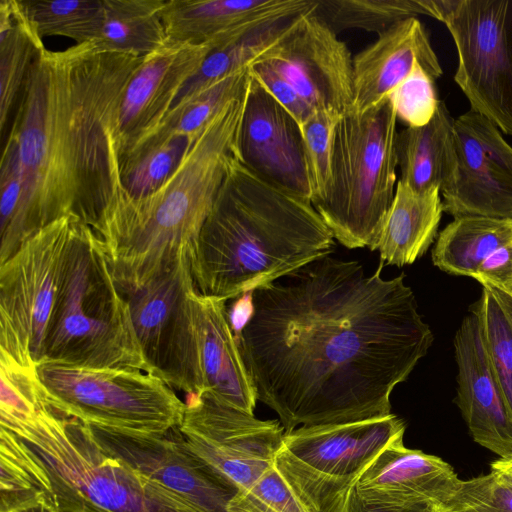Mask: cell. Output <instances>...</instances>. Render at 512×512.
Listing matches in <instances>:
<instances>
[{"label": "cell", "instance_id": "36", "mask_svg": "<svg viewBox=\"0 0 512 512\" xmlns=\"http://www.w3.org/2000/svg\"><path fill=\"white\" fill-rule=\"evenodd\" d=\"M195 139L174 135L125 162L122 182L132 200H140L159 190L174 174Z\"/></svg>", "mask_w": 512, "mask_h": 512}, {"label": "cell", "instance_id": "27", "mask_svg": "<svg viewBox=\"0 0 512 512\" xmlns=\"http://www.w3.org/2000/svg\"><path fill=\"white\" fill-rule=\"evenodd\" d=\"M248 78L249 68L222 78L179 102L136 140L121 159V167L171 136L187 135L196 139L217 113L244 91Z\"/></svg>", "mask_w": 512, "mask_h": 512}, {"label": "cell", "instance_id": "13", "mask_svg": "<svg viewBox=\"0 0 512 512\" xmlns=\"http://www.w3.org/2000/svg\"><path fill=\"white\" fill-rule=\"evenodd\" d=\"M457 169L441 190L455 218L512 219V146L499 128L470 109L455 119Z\"/></svg>", "mask_w": 512, "mask_h": 512}, {"label": "cell", "instance_id": "41", "mask_svg": "<svg viewBox=\"0 0 512 512\" xmlns=\"http://www.w3.org/2000/svg\"><path fill=\"white\" fill-rule=\"evenodd\" d=\"M249 75L260 82L300 125L316 111L286 78L264 61L251 64Z\"/></svg>", "mask_w": 512, "mask_h": 512}, {"label": "cell", "instance_id": "9", "mask_svg": "<svg viewBox=\"0 0 512 512\" xmlns=\"http://www.w3.org/2000/svg\"><path fill=\"white\" fill-rule=\"evenodd\" d=\"M77 218L45 226L0 263V354L24 368L44 360L45 342Z\"/></svg>", "mask_w": 512, "mask_h": 512}, {"label": "cell", "instance_id": "26", "mask_svg": "<svg viewBox=\"0 0 512 512\" xmlns=\"http://www.w3.org/2000/svg\"><path fill=\"white\" fill-rule=\"evenodd\" d=\"M46 48L22 0L0 1V129L3 132L32 64Z\"/></svg>", "mask_w": 512, "mask_h": 512}, {"label": "cell", "instance_id": "39", "mask_svg": "<svg viewBox=\"0 0 512 512\" xmlns=\"http://www.w3.org/2000/svg\"><path fill=\"white\" fill-rule=\"evenodd\" d=\"M227 512H308L272 466L249 488L240 490Z\"/></svg>", "mask_w": 512, "mask_h": 512}, {"label": "cell", "instance_id": "32", "mask_svg": "<svg viewBox=\"0 0 512 512\" xmlns=\"http://www.w3.org/2000/svg\"><path fill=\"white\" fill-rule=\"evenodd\" d=\"M482 287L470 312L479 320L493 374L512 414V294L490 284Z\"/></svg>", "mask_w": 512, "mask_h": 512}, {"label": "cell", "instance_id": "10", "mask_svg": "<svg viewBox=\"0 0 512 512\" xmlns=\"http://www.w3.org/2000/svg\"><path fill=\"white\" fill-rule=\"evenodd\" d=\"M190 248L127 296L133 325L152 373L186 395L204 391Z\"/></svg>", "mask_w": 512, "mask_h": 512}, {"label": "cell", "instance_id": "11", "mask_svg": "<svg viewBox=\"0 0 512 512\" xmlns=\"http://www.w3.org/2000/svg\"><path fill=\"white\" fill-rule=\"evenodd\" d=\"M442 23L458 54L454 80L471 109L512 136V0H453Z\"/></svg>", "mask_w": 512, "mask_h": 512}, {"label": "cell", "instance_id": "47", "mask_svg": "<svg viewBox=\"0 0 512 512\" xmlns=\"http://www.w3.org/2000/svg\"><path fill=\"white\" fill-rule=\"evenodd\" d=\"M423 512H432V511H430V510H428V509H427V510H425V511H423Z\"/></svg>", "mask_w": 512, "mask_h": 512}, {"label": "cell", "instance_id": "3", "mask_svg": "<svg viewBox=\"0 0 512 512\" xmlns=\"http://www.w3.org/2000/svg\"><path fill=\"white\" fill-rule=\"evenodd\" d=\"M335 238L312 202L232 161L190 250L197 291L234 299L331 255Z\"/></svg>", "mask_w": 512, "mask_h": 512}, {"label": "cell", "instance_id": "18", "mask_svg": "<svg viewBox=\"0 0 512 512\" xmlns=\"http://www.w3.org/2000/svg\"><path fill=\"white\" fill-rule=\"evenodd\" d=\"M405 429L404 421L392 413L351 423L301 426L285 433L277 453L320 475L356 486L374 459L404 438Z\"/></svg>", "mask_w": 512, "mask_h": 512}, {"label": "cell", "instance_id": "21", "mask_svg": "<svg viewBox=\"0 0 512 512\" xmlns=\"http://www.w3.org/2000/svg\"><path fill=\"white\" fill-rule=\"evenodd\" d=\"M417 66L435 81L443 73L423 24L410 17L353 57L354 110L366 111L388 98Z\"/></svg>", "mask_w": 512, "mask_h": 512}, {"label": "cell", "instance_id": "37", "mask_svg": "<svg viewBox=\"0 0 512 512\" xmlns=\"http://www.w3.org/2000/svg\"><path fill=\"white\" fill-rule=\"evenodd\" d=\"M432 512H512V485L493 472L461 480L444 502L433 505Z\"/></svg>", "mask_w": 512, "mask_h": 512}, {"label": "cell", "instance_id": "5", "mask_svg": "<svg viewBox=\"0 0 512 512\" xmlns=\"http://www.w3.org/2000/svg\"><path fill=\"white\" fill-rule=\"evenodd\" d=\"M0 416L1 427L42 460L60 512H206L111 454L89 425L52 408L43 392L23 410Z\"/></svg>", "mask_w": 512, "mask_h": 512}, {"label": "cell", "instance_id": "12", "mask_svg": "<svg viewBox=\"0 0 512 512\" xmlns=\"http://www.w3.org/2000/svg\"><path fill=\"white\" fill-rule=\"evenodd\" d=\"M178 429L187 449L238 491L272 466L285 435L280 421L260 420L206 393L187 395Z\"/></svg>", "mask_w": 512, "mask_h": 512}, {"label": "cell", "instance_id": "20", "mask_svg": "<svg viewBox=\"0 0 512 512\" xmlns=\"http://www.w3.org/2000/svg\"><path fill=\"white\" fill-rule=\"evenodd\" d=\"M456 404L473 440L499 458L512 456V414L493 374L477 316L470 312L454 337Z\"/></svg>", "mask_w": 512, "mask_h": 512}, {"label": "cell", "instance_id": "2", "mask_svg": "<svg viewBox=\"0 0 512 512\" xmlns=\"http://www.w3.org/2000/svg\"><path fill=\"white\" fill-rule=\"evenodd\" d=\"M144 57L86 42L36 58L9 132L19 147L22 189L0 230V263L60 218L75 217L97 231L128 203L118 120Z\"/></svg>", "mask_w": 512, "mask_h": 512}, {"label": "cell", "instance_id": "38", "mask_svg": "<svg viewBox=\"0 0 512 512\" xmlns=\"http://www.w3.org/2000/svg\"><path fill=\"white\" fill-rule=\"evenodd\" d=\"M340 117L331 112L316 110L301 125L312 203L323 196L329 182L334 131Z\"/></svg>", "mask_w": 512, "mask_h": 512}, {"label": "cell", "instance_id": "48", "mask_svg": "<svg viewBox=\"0 0 512 512\" xmlns=\"http://www.w3.org/2000/svg\"><path fill=\"white\" fill-rule=\"evenodd\" d=\"M362 509H363V508H362ZM363 512H369V511H366V510H364V509H363Z\"/></svg>", "mask_w": 512, "mask_h": 512}, {"label": "cell", "instance_id": "33", "mask_svg": "<svg viewBox=\"0 0 512 512\" xmlns=\"http://www.w3.org/2000/svg\"><path fill=\"white\" fill-rule=\"evenodd\" d=\"M0 443V512L41 496L55 498L48 472L36 452L4 427Z\"/></svg>", "mask_w": 512, "mask_h": 512}, {"label": "cell", "instance_id": "16", "mask_svg": "<svg viewBox=\"0 0 512 512\" xmlns=\"http://www.w3.org/2000/svg\"><path fill=\"white\" fill-rule=\"evenodd\" d=\"M91 429L111 454L206 512H227L238 492L187 449L178 428L162 435Z\"/></svg>", "mask_w": 512, "mask_h": 512}, {"label": "cell", "instance_id": "45", "mask_svg": "<svg viewBox=\"0 0 512 512\" xmlns=\"http://www.w3.org/2000/svg\"><path fill=\"white\" fill-rule=\"evenodd\" d=\"M490 469L499 478L512 485V456L496 459L491 462Z\"/></svg>", "mask_w": 512, "mask_h": 512}, {"label": "cell", "instance_id": "1", "mask_svg": "<svg viewBox=\"0 0 512 512\" xmlns=\"http://www.w3.org/2000/svg\"><path fill=\"white\" fill-rule=\"evenodd\" d=\"M320 258L249 293L235 337L257 400L285 433L391 413L390 396L433 343L404 274Z\"/></svg>", "mask_w": 512, "mask_h": 512}, {"label": "cell", "instance_id": "35", "mask_svg": "<svg viewBox=\"0 0 512 512\" xmlns=\"http://www.w3.org/2000/svg\"><path fill=\"white\" fill-rule=\"evenodd\" d=\"M274 465L308 512H363L355 485L320 475L279 453Z\"/></svg>", "mask_w": 512, "mask_h": 512}, {"label": "cell", "instance_id": "30", "mask_svg": "<svg viewBox=\"0 0 512 512\" xmlns=\"http://www.w3.org/2000/svg\"><path fill=\"white\" fill-rule=\"evenodd\" d=\"M104 24L95 45L147 55L168 42L162 12L167 0H103Z\"/></svg>", "mask_w": 512, "mask_h": 512}, {"label": "cell", "instance_id": "25", "mask_svg": "<svg viewBox=\"0 0 512 512\" xmlns=\"http://www.w3.org/2000/svg\"><path fill=\"white\" fill-rule=\"evenodd\" d=\"M440 195L438 188L417 192L397 181L376 246L381 261L401 267L412 264L427 251L444 212Z\"/></svg>", "mask_w": 512, "mask_h": 512}, {"label": "cell", "instance_id": "17", "mask_svg": "<svg viewBox=\"0 0 512 512\" xmlns=\"http://www.w3.org/2000/svg\"><path fill=\"white\" fill-rule=\"evenodd\" d=\"M461 479L440 457L404 445L386 447L360 475L356 493L369 512H423L447 500Z\"/></svg>", "mask_w": 512, "mask_h": 512}, {"label": "cell", "instance_id": "4", "mask_svg": "<svg viewBox=\"0 0 512 512\" xmlns=\"http://www.w3.org/2000/svg\"><path fill=\"white\" fill-rule=\"evenodd\" d=\"M245 90L204 127L178 169L159 190L140 200L130 199L95 232L126 297L181 250L193 248L237 157Z\"/></svg>", "mask_w": 512, "mask_h": 512}, {"label": "cell", "instance_id": "34", "mask_svg": "<svg viewBox=\"0 0 512 512\" xmlns=\"http://www.w3.org/2000/svg\"><path fill=\"white\" fill-rule=\"evenodd\" d=\"M23 7L43 36H64L76 44L94 42L104 24L103 0H22Z\"/></svg>", "mask_w": 512, "mask_h": 512}, {"label": "cell", "instance_id": "29", "mask_svg": "<svg viewBox=\"0 0 512 512\" xmlns=\"http://www.w3.org/2000/svg\"><path fill=\"white\" fill-rule=\"evenodd\" d=\"M305 13L258 24L214 49L199 70L181 88L171 108L212 83L248 69L251 64L279 44Z\"/></svg>", "mask_w": 512, "mask_h": 512}, {"label": "cell", "instance_id": "42", "mask_svg": "<svg viewBox=\"0 0 512 512\" xmlns=\"http://www.w3.org/2000/svg\"><path fill=\"white\" fill-rule=\"evenodd\" d=\"M22 189V172L17 140L8 135L1 156L0 168V230L11 221Z\"/></svg>", "mask_w": 512, "mask_h": 512}, {"label": "cell", "instance_id": "46", "mask_svg": "<svg viewBox=\"0 0 512 512\" xmlns=\"http://www.w3.org/2000/svg\"><path fill=\"white\" fill-rule=\"evenodd\" d=\"M503 290H506L507 292H509L510 294H512V286H510L509 288L503 289Z\"/></svg>", "mask_w": 512, "mask_h": 512}, {"label": "cell", "instance_id": "22", "mask_svg": "<svg viewBox=\"0 0 512 512\" xmlns=\"http://www.w3.org/2000/svg\"><path fill=\"white\" fill-rule=\"evenodd\" d=\"M313 0H167L162 12L168 41L221 47L258 24L304 13Z\"/></svg>", "mask_w": 512, "mask_h": 512}, {"label": "cell", "instance_id": "40", "mask_svg": "<svg viewBox=\"0 0 512 512\" xmlns=\"http://www.w3.org/2000/svg\"><path fill=\"white\" fill-rule=\"evenodd\" d=\"M397 119L407 127H421L430 122L440 103L435 80L417 66L390 95Z\"/></svg>", "mask_w": 512, "mask_h": 512}, {"label": "cell", "instance_id": "31", "mask_svg": "<svg viewBox=\"0 0 512 512\" xmlns=\"http://www.w3.org/2000/svg\"><path fill=\"white\" fill-rule=\"evenodd\" d=\"M453 0H317L315 13L334 32L361 29L380 35L410 17L443 21Z\"/></svg>", "mask_w": 512, "mask_h": 512}, {"label": "cell", "instance_id": "24", "mask_svg": "<svg viewBox=\"0 0 512 512\" xmlns=\"http://www.w3.org/2000/svg\"><path fill=\"white\" fill-rule=\"evenodd\" d=\"M455 119L443 101L424 126L397 133L395 150L399 181L417 192L443 190L457 169Z\"/></svg>", "mask_w": 512, "mask_h": 512}, {"label": "cell", "instance_id": "8", "mask_svg": "<svg viewBox=\"0 0 512 512\" xmlns=\"http://www.w3.org/2000/svg\"><path fill=\"white\" fill-rule=\"evenodd\" d=\"M36 371L45 401L91 427L162 435L182 422L185 402L152 373L49 361L41 362Z\"/></svg>", "mask_w": 512, "mask_h": 512}, {"label": "cell", "instance_id": "28", "mask_svg": "<svg viewBox=\"0 0 512 512\" xmlns=\"http://www.w3.org/2000/svg\"><path fill=\"white\" fill-rule=\"evenodd\" d=\"M511 241L512 219L455 218L437 237L432 261L449 274L474 278L480 264Z\"/></svg>", "mask_w": 512, "mask_h": 512}, {"label": "cell", "instance_id": "19", "mask_svg": "<svg viewBox=\"0 0 512 512\" xmlns=\"http://www.w3.org/2000/svg\"><path fill=\"white\" fill-rule=\"evenodd\" d=\"M215 49L211 44L168 41L145 55L123 95L118 120L120 160L170 110L184 84Z\"/></svg>", "mask_w": 512, "mask_h": 512}, {"label": "cell", "instance_id": "6", "mask_svg": "<svg viewBox=\"0 0 512 512\" xmlns=\"http://www.w3.org/2000/svg\"><path fill=\"white\" fill-rule=\"evenodd\" d=\"M44 361L152 373L104 245L79 220L62 270Z\"/></svg>", "mask_w": 512, "mask_h": 512}, {"label": "cell", "instance_id": "23", "mask_svg": "<svg viewBox=\"0 0 512 512\" xmlns=\"http://www.w3.org/2000/svg\"><path fill=\"white\" fill-rule=\"evenodd\" d=\"M195 311L203 393L254 414L257 395L238 347L226 301L197 291Z\"/></svg>", "mask_w": 512, "mask_h": 512}, {"label": "cell", "instance_id": "43", "mask_svg": "<svg viewBox=\"0 0 512 512\" xmlns=\"http://www.w3.org/2000/svg\"><path fill=\"white\" fill-rule=\"evenodd\" d=\"M474 279L500 289L512 286V241L491 253L478 267Z\"/></svg>", "mask_w": 512, "mask_h": 512}, {"label": "cell", "instance_id": "7", "mask_svg": "<svg viewBox=\"0 0 512 512\" xmlns=\"http://www.w3.org/2000/svg\"><path fill=\"white\" fill-rule=\"evenodd\" d=\"M397 115L390 98L336 124L329 182L313 206L335 240L376 250L397 185Z\"/></svg>", "mask_w": 512, "mask_h": 512}, {"label": "cell", "instance_id": "14", "mask_svg": "<svg viewBox=\"0 0 512 512\" xmlns=\"http://www.w3.org/2000/svg\"><path fill=\"white\" fill-rule=\"evenodd\" d=\"M315 9L259 60L286 78L315 110L342 116L354 109L353 58Z\"/></svg>", "mask_w": 512, "mask_h": 512}, {"label": "cell", "instance_id": "15", "mask_svg": "<svg viewBox=\"0 0 512 512\" xmlns=\"http://www.w3.org/2000/svg\"><path fill=\"white\" fill-rule=\"evenodd\" d=\"M237 157L269 184L311 201L301 125L250 75L238 132Z\"/></svg>", "mask_w": 512, "mask_h": 512}, {"label": "cell", "instance_id": "44", "mask_svg": "<svg viewBox=\"0 0 512 512\" xmlns=\"http://www.w3.org/2000/svg\"><path fill=\"white\" fill-rule=\"evenodd\" d=\"M4 512H60L54 497L41 496Z\"/></svg>", "mask_w": 512, "mask_h": 512}]
</instances>
